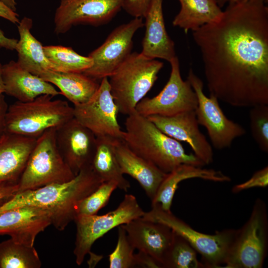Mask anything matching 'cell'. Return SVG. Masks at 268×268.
<instances>
[{
    "instance_id": "obj_43",
    "label": "cell",
    "mask_w": 268,
    "mask_h": 268,
    "mask_svg": "<svg viewBox=\"0 0 268 268\" xmlns=\"http://www.w3.org/2000/svg\"><path fill=\"white\" fill-rule=\"evenodd\" d=\"M265 1V2L266 3L268 1V0H264Z\"/></svg>"
},
{
    "instance_id": "obj_1",
    "label": "cell",
    "mask_w": 268,
    "mask_h": 268,
    "mask_svg": "<svg viewBox=\"0 0 268 268\" xmlns=\"http://www.w3.org/2000/svg\"><path fill=\"white\" fill-rule=\"evenodd\" d=\"M228 3L221 17L193 31L210 95L237 107L268 105V7Z\"/></svg>"
},
{
    "instance_id": "obj_35",
    "label": "cell",
    "mask_w": 268,
    "mask_h": 268,
    "mask_svg": "<svg viewBox=\"0 0 268 268\" xmlns=\"http://www.w3.org/2000/svg\"><path fill=\"white\" fill-rule=\"evenodd\" d=\"M151 0H124L122 8L134 17H144Z\"/></svg>"
},
{
    "instance_id": "obj_5",
    "label": "cell",
    "mask_w": 268,
    "mask_h": 268,
    "mask_svg": "<svg viewBox=\"0 0 268 268\" xmlns=\"http://www.w3.org/2000/svg\"><path fill=\"white\" fill-rule=\"evenodd\" d=\"M163 63L133 52L109 77L111 94L119 112L128 115L150 90Z\"/></svg>"
},
{
    "instance_id": "obj_26",
    "label": "cell",
    "mask_w": 268,
    "mask_h": 268,
    "mask_svg": "<svg viewBox=\"0 0 268 268\" xmlns=\"http://www.w3.org/2000/svg\"><path fill=\"white\" fill-rule=\"evenodd\" d=\"M96 138L95 151L91 164L93 171L103 182H114L118 188L127 192L131 184L124 176L115 152L119 139L109 136Z\"/></svg>"
},
{
    "instance_id": "obj_6",
    "label": "cell",
    "mask_w": 268,
    "mask_h": 268,
    "mask_svg": "<svg viewBox=\"0 0 268 268\" xmlns=\"http://www.w3.org/2000/svg\"><path fill=\"white\" fill-rule=\"evenodd\" d=\"M56 129H50L37 138L18 181L17 193L66 183L75 176L58 149Z\"/></svg>"
},
{
    "instance_id": "obj_29",
    "label": "cell",
    "mask_w": 268,
    "mask_h": 268,
    "mask_svg": "<svg viewBox=\"0 0 268 268\" xmlns=\"http://www.w3.org/2000/svg\"><path fill=\"white\" fill-rule=\"evenodd\" d=\"M43 50L51 65V70L83 72L93 65L91 58L79 55L70 47L45 46H43Z\"/></svg>"
},
{
    "instance_id": "obj_41",
    "label": "cell",
    "mask_w": 268,
    "mask_h": 268,
    "mask_svg": "<svg viewBox=\"0 0 268 268\" xmlns=\"http://www.w3.org/2000/svg\"><path fill=\"white\" fill-rule=\"evenodd\" d=\"M4 93V86L2 77V65L0 63V94Z\"/></svg>"
},
{
    "instance_id": "obj_7",
    "label": "cell",
    "mask_w": 268,
    "mask_h": 268,
    "mask_svg": "<svg viewBox=\"0 0 268 268\" xmlns=\"http://www.w3.org/2000/svg\"><path fill=\"white\" fill-rule=\"evenodd\" d=\"M141 217L166 225L183 237L201 255L204 268H219L225 265L237 232L236 229H228L216 231L212 235L201 233L171 211L162 209L159 204L151 205V210L145 212Z\"/></svg>"
},
{
    "instance_id": "obj_14",
    "label": "cell",
    "mask_w": 268,
    "mask_h": 268,
    "mask_svg": "<svg viewBox=\"0 0 268 268\" xmlns=\"http://www.w3.org/2000/svg\"><path fill=\"white\" fill-rule=\"evenodd\" d=\"M124 0H60L54 16V32L63 34L78 24L104 25L122 8Z\"/></svg>"
},
{
    "instance_id": "obj_25",
    "label": "cell",
    "mask_w": 268,
    "mask_h": 268,
    "mask_svg": "<svg viewBox=\"0 0 268 268\" xmlns=\"http://www.w3.org/2000/svg\"><path fill=\"white\" fill-rule=\"evenodd\" d=\"M33 20L24 17L19 21L18 31L19 39L15 49L17 53V63L23 68L38 75L46 70H51V65L46 58L43 46L32 34Z\"/></svg>"
},
{
    "instance_id": "obj_16",
    "label": "cell",
    "mask_w": 268,
    "mask_h": 268,
    "mask_svg": "<svg viewBox=\"0 0 268 268\" xmlns=\"http://www.w3.org/2000/svg\"><path fill=\"white\" fill-rule=\"evenodd\" d=\"M147 118L166 134L188 143L194 154L205 165L213 162L212 147L200 130L195 110L172 116L151 115Z\"/></svg>"
},
{
    "instance_id": "obj_30",
    "label": "cell",
    "mask_w": 268,
    "mask_h": 268,
    "mask_svg": "<svg viewBox=\"0 0 268 268\" xmlns=\"http://www.w3.org/2000/svg\"><path fill=\"white\" fill-rule=\"evenodd\" d=\"M171 245L165 255L162 268H203L197 252L183 237L173 231Z\"/></svg>"
},
{
    "instance_id": "obj_42",
    "label": "cell",
    "mask_w": 268,
    "mask_h": 268,
    "mask_svg": "<svg viewBox=\"0 0 268 268\" xmlns=\"http://www.w3.org/2000/svg\"><path fill=\"white\" fill-rule=\"evenodd\" d=\"M219 6L221 8L223 7L226 3L235 2L242 0H215Z\"/></svg>"
},
{
    "instance_id": "obj_37",
    "label": "cell",
    "mask_w": 268,
    "mask_h": 268,
    "mask_svg": "<svg viewBox=\"0 0 268 268\" xmlns=\"http://www.w3.org/2000/svg\"><path fill=\"white\" fill-rule=\"evenodd\" d=\"M0 17L3 18L9 22L14 23H19V15L7 6L0 0Z\"/></svg>"
},
{
    "instance_id": "obj_22",
    "label": "cell",
    "mask_w": 268,
    "mask_h": 268,
    "mask_svg": "<svg viewBox=\"0 0 268 268\" xmlns=\"http://www.w3.org/2000/svg\"><path fill=\"white\" fill-rule=\"evenodd\" d=\"M36 139L6 132L0 137V182H18Z\"/></svg>"
},
{
    "instance_id": "obj_27",
    "label": "cell",
    "mask_w": 268,
    "mask_h": 268,
    "mask_svg": "<svg viewBox=\"0 0 268 268\" xmlns=\"http://www.w3.org/2000/svg\"><path fill=\"white\" fill-rule=\"evenodd\" d=\"M181 9L172 24L187 34L201 26L216 21L221 17L223 10L215 0H179Z\"/></svg>"
},
{
    "instance_id": "obj_19",
    "label": "cell",
    "mask_w": 268,
    "mask_h": 268,
    "mask_svg": "<svg viewBox=\"0 0 268 268\" xmlns=\"http://www.w3.org/2000/svg\"><path fill=\"white\" fill-rule=\"evenodd\" d=\"M163 0H151L144 16L145 34L141 53L150 59H161L170 62L176 57L174 41L165 28Z\"/></svg>"
},
{
    "instance_id": "obj_36",
    "label": "cell",
    "mask_w": 268,
    "mask_h": 268,
    "mask_svg": "<svg viewBox=\"0 0 268 268\" xmlns=\"http://www.w3.org/2000/svg\"><path fill=\"white\" fill-rule=\"evenodd\" d=\"M18 182L4 181L0 182V206L9 201L17 192Z\"/></svg>"
},
{
    "instance_id": "obj_10",
    "label": "cell",
    "mask_w": 268,
    "mask_h": 268,
    "mask_svg": "<svg viewBox=\"0 0 268 268\" xmlns=\"http://www.w3.org/2000/svg\"><path fill=\"white\" fill-rule=\"evenodd\" d=\"M187 79L197 96L198 105L195 111L198 124L206 129L211 142L216 149L230 147L234 139L245 134V129L225 115L216 97L211 95L205 96L202 81L192 68Z\"/></svg>"
},
{
    "instance_id": "obj_20",
    "label": "cell",
    "mask_w": 268,
    "mask_h": 268,
    "mask_svg": "<svg viewBox=\"0 0 268 268\" xmlns=\"http://www.w3.org/2000/svg\"><path fill=\"white\" fill-rule=\"evenodd\" d=\"M2 77L4 93L19 101H30L42 95L55 97L61 94L53 84L22 68L14 61L2 65Z\"/></svg>"
},
{
    "instance_id": "obj_15",
    "label": "cell",
    "mask_w": 268,
    "mask_h": 268,
    "mask_svg": "<svg viewBox=\"0 0 268 268\" xmlns=\"http://www.w3.org/2000/svg\"><path fill=\"white\" fill-rule=\"evenodd\" d=\"M56 139L61 154L75 176L91 165L96 136L74 118L56 129Z\"/></svg>"
},
{
    "instance_id": "obj_34",
    "label": "cell",
    "mask_w": 268,
    "mask_h": 268,
    "mask_svg": "<svg viewBox=\"0 0 268 268\" xmlns=\"http://www.w3.org/2000/svg\"><path fill=\"white\" fill-rule=\"evenodd\" d=\"M268 185V166H265L253 174L247 181L234 186L232 192L238 193L250 189L261 187L265 188Z\"/></svg>"
},
{
    "instance_id": "obj_3",
    "label": "cell",
    "mask_w": 268,
    "mask_h": 268,
    "mask_svg": "<svg viewBox=\"0 0 268 268\" xmlns=\"http://www.w3.org/2000/svg\"><path fill=\"white\" fill-rule=\"evenodd\" d=\"M123 140L137 155L168 173L178 166L205 164L194 154L186 152L179 141L160 131L147 117L135 110L128 115Z\"/></svg>"
},
{
    "instance_id": "obj_28",
    "label": "cell",
    "mask_w": 268,
    "mask_h": 268,
    "mask_svg": "<svg viewBox=\"0 0 268 268\" xmlns=\"http://www.w3.org/2000/svg\"><path fill=\"white\" fill-rule=\"evenodd\" d=\"M42 262L34 247L11 238L0 242V268H40Z\"/></svg>"
},
{
    "instance_id": "obj_9",
    "label": "cell",
    "mask_w": 268,
    "mask_h": 268,
    "mask_svg": "<svg viewBox=\"0 0 268 268\" xmlns=\"http://www.w3.org/2000/svg\"><path fill=\"white\" fill-rule=\"evenodd\" d=\"M144 212L134 196L126 194L116 209L105 214L76 215L73 220L76 228L73 250L76 264L83 263L97 239L112 229L142 217Z\"/></svg>"
},
{
    "instance_id": "obj_33",
    "label": "cell",
    "mask_w": 268,
    "mask_h": 268,
    "mask_svg": "<svg viewBox=\"0 0 268 268\" xmlns=\"http://www.w3.org/2000/svg\"><path fill=\"white\" fill-rule=\"evenodd\" d=\"M252 135L260 149L268 152V105H258L249 111Z\"/></svg>"
},
{
    "instance_id": "obj_23",
    "label": "cell",
    "mask_w": 268,
    "mask_h": 268,
    "mask_svg": "<svg viewBox=\"0 0 268 268\" xmlns=\"http://www.w3.org/2000/svg\"><path fill=\"white\" fill-rule=\"evenodd\" d=\"M194 178L215 182H228L231 180L221 171L191 164H181L167 173L151 201V205L159 204L164 210L171 211L173 197L179 184L184 180Z\"/></svg>"
},
{
    "instance_id": "obj_40",
    "label": "cell",
    "mask_w": 268,
    "mask_h": 268,
    "mask_svg": "<svg viewBox=\"0 0 268 268\" xmlns=\"http://www.w3.org/2000/svg\"><path fill=\"white\" fill-rule=\"evenodd\" d=\"M2 2L5 4L12 10L16 11V2L15 0H0Z\"/></svg>"
},
{
    "instance_id": "obj_2",
    "label": "cell",
    "mask_w": 268,
    "mask_h": 268,
    "mask_svg": "<svg viewBox=\"0 0 268 268\" xmlns=\"http://www.w3.org/2000/svg\"><path fill=\"white\" fill-rule=\"evenodd\" d=\"M103 182L90 165L82 169L68 182L16 193L0 206V213L23 206L39 207L49 211L52 225L57 230L63 231L74 220L79 202Z\"/></svg>"
},
{
    "instance_id": "obj_21",
    "label": "cell",
    "mask_w": 268,
    "mask_h": 268,
    "mask_svg": "<svg viewBox=\"0 0 268 268\" xmlns=\"http://www.w3.org/2000/svg\"><path fill=\"white\" fill-rule=\"evenodd\" d=\"M115 152L123 173L136 180L151 201L167 173L133 152L123 140L117 141Z\"/></svg>"
},
{
    "instance_id": "obj_13",
    "label": "cell",
    "mask_w": 268,
    "mask_h": 268,
    "mask_svg": "<svg viewBox=\"0 0 268 268\" xmlns=\"http://www.w3.org/2000/svg\"><path fill=\"white\" fill-rule=\"evenodd\" d=\"M73 107L74 118L96 137L123 140L124 131L117 120L119 109L111 93L108 77L101 79L97 91L88 102Z\"/></svg>"
},
{
    "instance_id": "obj_12",
    "label": "cell",
    "mask_w": 268,
    "mask_h": 268,
    "mask_svg": "<svg viewBox=\"0 0 268 268\" xmlns=\"http://www.w3.org/2000/svg\"><path fill=\"white\" fill-rule=\"evenodd\" d=\"M143 26L140 17L117 26L100 46L88 54L93 65L83 73L96 80L109 77L131 54L133 37Z\"/></svg>"
},
{
    "instance_id": "obj_17",
    "label": "cell",
    "mask_w": 268,
    "mask_h": 268,
    "mask_svg": "<svg viewBox=\"0 0 268 268\" xmlns=\"http://www.w3.org/2000/svg\"><path fill=\"white\" fill-rule=\"evenodd\" d=\"M50 225L51 213L37 206H23L0 213V236L9 235L26 246H34L37 236Z\"/></svg>"
},
{
    "instance_id": "obj_31",
    "label": "cell",
    "mask_w": 268,
    "mask_h": 268,
    "mask_svg": "<svg viewBox=\"0 0 268 268\" xmlns=\"http://www.w3.org/2000/svg\"><path fill=\"white\" fill-rule=\"evenodd\" d=\"M117 188V186L114 182H103L95 190L79 202L76 215L97 214L107 204L112 193Z\"/></svg>"
},
{
    "instance_id": "obj_8",
    "label": "cell",
    "mask_w": 268,
    "mask_h": 268,
    "mask_svg": "<svg viewBox=\"0 0 268 268\" xmlns=\"http://www.w3.org/2000/svg\"><path fill=\"white\" fill-rule=\"evenodd\" d=\"M268 248V217L265 202L258 198L250 217L237 230L225 268H261Z\"/></svg>"
},
{
    "instance_id": "obj_24",
    "label": "cell",
    "mask_w": 268,
    "mask_h": 268,
    "mask_svg": "<svg viewBox=\"0 0 268 268\" xmlns=\"http://www.w3.org/2000/svg\"><path fill=\"white\" fill-rule=\"evenodd\" d=\"M38 76L57 86L73 106L88 102L97 91L100 83L83 72H65L46 70Z\"/></svg>"
},
{
    "instance_id": "obj_11",
    "label": "cell",
    "mask_w": 268,
    "mask_h": 268,
    "mask_svg": "<svg viewBox=\"0 0 268 268\" xmlns=\"http://www.w3.org/2000/svg\"><path fill=\"white\" fill-rule=\"evenodd\" d=\"M169 79L163 89L152 98H143L135 111L147 117L151 115L172 116L182 112L195 110L198 105L196 92L189 81L182 78L180 64L176 56L170 62Z\"/></svg>"
},
{
    "instance_id": "obj_39",
    "label": "cell",
    "mask_w": 268,
    "mask_h": 268,
    "mask_svg": "<svg viewBox=\"0 0 268 268\" xmlns=\"http://www.w3.org/2000/svg\"><path fill=\"white\" fill-rule=\"evenodd\" d=\"M18 40L14 38L7 37L3 32L0 29V48L8 50H15Z\"/></svg>"
},
{
    "instance_id": "obj_38",
    "label": "cell",
    "mask_w": 268,
    "mask_h": 268,
    "mask_svg": "<svg viewBox=\"0 0 268 268\" xmlns=\"http://www.w3.org/2000/svg\"><path fill=\"white\" fill-rule=\"evenodd\" d=\"M8 107L3 94H0V137L5 133V118Z\"/></svg>"
},
{
    "instance_id": "obj_18",
    "label": "cell",
    "mask_w": 268,
    "mask_h": 268,
    "mask_svg": "<svg viewBox=\"0 0 268 268\" xmlns=\"http://www.w3.org/2000/svg\"><path fill=\"white\" fill-rule=\"evenodd\" d=\"M122 226L135 249L151 257L162 268L172 240L173 231L166 225L141 217Z\"/></svg>"
},
{
    "instance_id": "obj_32",
    "label": "cell",
    "mask_w": 268,
    "mask_h": 268,
    "mask_svg": "<svg viewBox=\"0 0 268 268\" xmlns=\"http://www.w3.org/2000/svg\"><path fill=\"white\" fill-rule=\"evenodd\" d=\"M118 227V240L114 250L109 255L110 268L136 267L135 250L122 225Z\"/></svg>"
},
{
    "instance_id": "obj_4",
    "label": "cell",
    "mask_w": 268,
    "mask_h": 268,
    "mask_svg": "<svg viewBox=\"0 0 268 268\" xmlns=\"http://www.w3.org/2000/svg\"><path fill=\"white\" fill-rule=\"evenodd\" d=\"M42 95L27 102L17 101L8 107L5 132L37 138L74 118L73 107L66 101Z\"/></svg>"
}]
</instances>
